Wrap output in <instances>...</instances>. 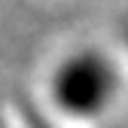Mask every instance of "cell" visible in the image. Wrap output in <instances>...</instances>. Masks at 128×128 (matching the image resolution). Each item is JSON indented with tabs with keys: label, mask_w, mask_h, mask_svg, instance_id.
<instances>
[{
	"label": "cell",
	"mask_w": 128,
	"mask_h": 128,
	"mask_svg": "<svg viewBox=\"0 0 128 128\" xmlns=\"http://www.w3.org/2000/svg\"><path fill=\"white\" fill-rule=\"evenodd\" d=\"M0 128H52L24 94H0Z\"/></svg>",
	"instance_id": "2"
},
{
	"label": "cell",
	"mask_w": 128,
	"mask_h": 128,
	"mask_svg": "<svg viewBox=\"0 0 128 128\" xmlns=\"http://www.w3.org/2000/svg\"><path fill=\"white\" fill-rule=\"evenodd\" d=\"M107 34L113 37V43L119 46V52H122V58L128 64V6L116 12V18H113V24L107 28Z\"/></svg>",
	"instance_id": "3"
},
{
	"label": "cell",
	"mask_w": 128,
	"mask_h": 128,
	"mask_svg": "<svg viewBox=\"0 0 128 128\" xmlns=\"http://www.w3.org/2000/svg\"><path fill=\"white\" fill-rule=\"evenodd\" d=\"M24 98L52 128H113L128 104V64L107 30L76 34L40 58Z\"/></svg>",
	"instance_id": "1"
}]
</instances>
